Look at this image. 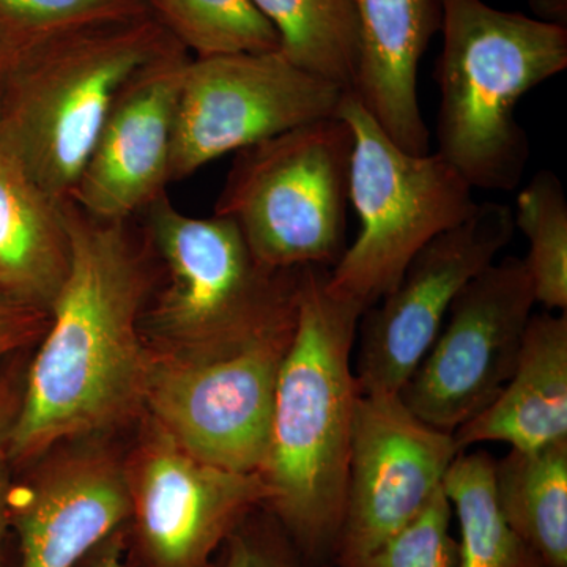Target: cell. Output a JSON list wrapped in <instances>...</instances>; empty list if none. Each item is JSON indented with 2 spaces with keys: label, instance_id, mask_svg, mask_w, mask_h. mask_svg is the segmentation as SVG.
Returning a JSON list of instances; mask_svg holds the SVG:
<instances>
[{
  "label": "cell",
  "instance_id": "6da1fadb",
  "mask_svg": "<svg viewBox=\"0 0 567 567\" xmlns=\"http://www.w3.org/2000/svg\"><path fill=\"white\" fill-rule=\"evenodd\" d=\"M70 265L33 360L6 456L28 461L69 436L117 423L147 393L140 336L152 290L130 221H100L65 200Z\"/></svg>",
  "mask_w": 567,
  "mask_h": 567
},
{
  "label": "cell",
  "instance_id": "7a4b0ae2",
  "mask_svg": "<svg viewBox=\"0 0 567 567\" xmlns=\"http://www.w3.org/2000/svg\"><path fill=\"white\" fill-rule=\"evenodd\" d=\"M330 268L303 267L295 331L276 383L260 476L267 506L306 561L333 558L344 517L354 409L357 331L364 309L328 289Z\"/></svg>",
  "mask_w": 567,
  "mask_h": 567
},
{
  "label": "cell",
  "instance_id": "3957f363",
  "mask_svg": "<svg viewBox=\"0 0 567 567\" xmlns=\"http://www.w3.org/2000/svg\"><path fill=\"white\" fill-rule=\"evenodd\" d=\"M178 50L186 48L153 10L11 41L0 71V147L65 203L126 82Z\"/></svg>",
  "mask_w": 567,
  "mask_h": 567
},
{
  "label": "cell",
  "instance_id": "277c9868",
  "mask_svg": "<svg viewBox=\"0 0 567 567\" xmlns=\"http://www.w3.org/2000/svg\"><path fill=\"white\" fill-rule=\"evenodd\" d=\"M440 6L436 153L473 189L514 192L529 158L516 106L525 93L566 70L567 28L483 0H440Z\"/></svg>",
  "mask_w": 567,
  "mask_h": 567
},
{
  "label": "cell",
  "instance_id": "5b68a950",
  "mask_svg": "<svg viewBox=\"0 0 567 567\" xmlns=\"http://www.w3.org/2000/svg\"><path fill=\"white\" fill-rule=\"evenodd\" d=\"M140 215L142 233L167 275L148 312L158 333L192 352L218 353L292 330L301 268L265 267L230 219L193 218L167 193Z\"/></svg>",
  "mask_w": 567,
  "mask_h": 567
},
{
  "label": "cell",
  "instance_id": "8992f818",
  "mask_svg": "<svg viewBox=\"0 0 567 567\" xmlns=\"http://www.w3.org/2000/svg\"><path fill=\"white\" fill-rule=\"evenodd\" d=\"M352 153L338 115L241 148L213 215L230 219L265 267L331 270L347 248Z\"/></svg>",
  "mask_w": 567,
  "mask_h": 567
},
{
  "label": "cell",
  "instance_id": "52a82bcc",
  "mask_svg": "<svg viewBox=\"0 0 567 567\" xmlns=\"http://www.w3.org/2000/svg\"><path fill=\"white\" fill-rule=\"evenodd\" d=\"M338 117L353 132L349 197L361 229L327 286L368 311L394 289L417 251L468 218L476 203L472 186L439 153L399 147L352 91H346Z\"/></svg>",
  "mask_w": 567,
  "mask_h": 567
},
{
  "label": "cell",
  "instance_id": "ba28073f",
  "mask_svg": "<svg viewBox=\"0 0 567 567\" xmlns=\"http://www.w3.org/2000/svg\"><path fill=\"white\" fill-rule=\"evenodd\" d=\"M344 93L281 51L189 59L175 112L169 182L185 181L227 153L336 117Z\"/></svg>",
  "mask_w": 567,
  "mask_h": 567
},
{
  "label": "cell",
  "instance_id": "9c48e42d",
  "mask_svg": "<svg viewBox=\"0 0 567 567\" xmlns=\"http://www.w3.org/2000/svg\"><path fill=\"white\" fill-rule=\"evenodd\" d=\"M293 331L152 368L145 401L163 435L204 464L235 473L262 472L279 368Z\"/></svg>",
  "mask_w": 567,
  "mask_h": 567
},
{
  "label": "cell",
  "instance_id": "30bf717a",
  "mask_svg": "<svg viewBox=\"0 0 567 567\" xmlns=\"http://www.w3.org/2000/svg\"><path fill=\"white\" fill-rule=\"evenodd\" d=\"M536 298L524 259L505 257L466 284L416 371L404 404L440 431H457L502 393L516 369Z\"/></svg>",
  "mask_w": 567,
  "mask_h": 567
},
{
  "label": "cell",
  "instance_id": "8fae6325",
  "mask_svg": "<svg viewBox=\"0 0 567 567\" xmlns=\"http://www.w3.org/2000/svg\"><path fill=\"white\" fill-rule=\"evenodd\" d=\"M514 212L476 204L464 221L417 251L399 282L358 324L354 379L360 394H399L434 344L466 284L513 240Z\"/></svg>",
  "mask_w": 567,
  "mask_h": 567
},
{
  "label": "cell",
  "instance_id": "7c38bea8",
  "mask_svg": "<svg viewBox=\"0 0 567 567\" xmlns=\"http://www.w3.org/2000/svg\"><path fill=\"white\" fill-rule=\"evenodd\" d=\"M458 453L454 435L424 423L401 395L360 394L333 567L357 566L410 524Z\"/></svg>",
  "mask_w": 567,
  "mask_h": 567
},
{
  "label": "cell",
  "instance_id": "4fadbf2b",
  "mask_svg": "<svg viewBox=\"0 0 567 567\" xmlns=\"http://www.w3.org/2000/svg\"><path fill=\"white\" fill-rule=\"evenodd\" d=\"M130 488L142 547L156 567H207L216 547L268 502L260 473L204 464L164 435L142 457Z\"/></svg>",
  "mask_w": 567,
  "mask_h": 567
},
{
  "label": "cell",
  "instance_id": "5bb4252c",
  "mask_svg": "<svg viewBox=\"0 0 567 567\" xmlns=\"http://www.w3.org/2000/svg\"><path fill=\"white\" fill-rule=\"evenodd\" d=\"M178 50L126 82L104 121L69 200L100 221H130L169 185L183 70Z\"/></svg>",
  "mask_w": 567,
  "mask_h": 567
},
{
  "label": "cell",
  "instance_id": "9a60e30c",
  "mask_svg": "<svg viewBox=\"0 0 567 567\" xmlns=\"http://www.w3.org/2000/svg\"><path fill=\"white\" fill-rule=\"evenodd\" d=\"M132 516L130 477L103 454L71 457L11 491L22 567H78Z\"/></svg>",
  "mask_w": 567,
  "mask_h": 567
},
{
  "label": "cell",
  "instance_id": "2e32d148",
  "mask_svg": "<svg viewBox=\"0 0 567 567\" xmlns=\"http://www.w3.org/2000/svg\"><path fill=\"white\" fill-rule=\"evenodd\" d=\"M360 62L352 92L390 140L405 152H431L417 102V65L442 28L440 0H353Z\"/></svg>",
  "mask_w": 567,
  "mask_h": 567
},
{
  "label": "cell",
  "instance_id": "e0dca14e",
  "mask_svg": "<svg viewBox=\"0 0 567 567\" xmlns=\"http://www.w3.org/2000/svg\"><path fill=\"white\" fill-rule=\"evenodd\" d=\"M453 435L461 453L477 443L533 451L567 440L566 312L532 316L502 393Z\"/></svg>",
  "mask_w": 567,
  "mask_h": 567
},
{
  "label": "cell",
  "instance_id": "ac0fdd59",
  "mask_svg": "<svg viewBox=\"0 0 567 567\" xmlns=\"http://www.w3.org/2000/svg\"><path fill=\"white\" fill-rule=\"evenodd\" d=\"M63 204L0 147V292L47 316L70 265Z\"/></svg>",
  "mask_w": 567,
  "mask_h": 567
},
{
  "label": "cell",
  "instance_id": "d6986e66",
  "mask_svg": "<svg viewBox=\"0 0 567 567\" xmlns=\"http://www.w3.org/2000/svg\"><path fill=\"white\" fill-rule=\"evenodd\" d=\"M499 513L546 567H567V440L494 464Z\"/></svg>",
  "mask_w": 567,
  "mask_h": 567
},
{
  "label": "cell",
  "instance_id": "ffe728a7",
  "mask_svg": "<svg viewBox=\"0 0 567 567\" xmlns=\"http://www.w3.org/2000/svg\"><path fill=\"white\" fill-rule=\"evenodd\" d=\"M251 2L274 24L290 62L352 91L360 62V22L353 0Z\"/></svg>",
  "mask_w": 567,
  "mask_h": 567
},
{
  "label": "cell",
  "instance_id": "44dd1931",
  "mask_svg": "<svg viewBox=\"0 0 567 567\" xmlns=\"http://www.w3.org/2000/svg\"><path fill=\"white\" fill-rule=\"evenodd\" d=\"M494 464L486 451H462L443 480L461 525L457 567H546L499 513Z\"/></svg>",
  "mask_w": 567,
  "mask_h": 567
},
{
  "label": "cell",
  "instance_id": "7402d4cb",
  "mask_svg": "<svg viewBox=\"0 0 567 567\" xmlns=\"http://www.w3.org/2000/svg\"><path fill=\"white\" fill-rule=\"evenodd\" d=\"M151 6L196 58L281 51L279 33L251 0H151Z\"/></svg>",
  "mask_w": 567,
  "mask_h": 567
},
{
  "label": "cell",
  "instance_id": "603a6c76",
  "mask_svg": "<svg viewBox=\"0 0 567 567\" xmlns=\"http://www.w3.org/2000/svg\"><path fill=\"white\" fill-rule=\"evenodd\" d=\"M514 223L527 235L529 252L525 265L536 303L548 311L567 308V200L565 189L551 171H540L517 197Z\"/></svg>",
  "mask_w": 567,
  "mask_h": 567
},
{
  "label": "cell",
  "instance_id": "cb8c5ba5",
  "mask_svg": "<svg viewBox=\"0 0 567 567\" xmlns=\"http://www.w3.org/2000/svg\"><path fill=\"white\" fill-rule=\"evenodd\" d=\"M451 517L453 506L442 486L410 524L353 567H457Z\"/></svg>",
  "mask_w": 567,
  "mask_h": 567
},
{
  "label": "cell",
  "instance_id": "d4e9b609",
  "mask_svg": "<svg viewBox=\"0 0 567 567\" xmlns=\"http://www.w3.org/2000/svg\"><path fill=\"white\" fill-rule=\"evenodd\" d=\"M148 11L151 0H0V28L13 41L80 22Z\"/></svg>",
  "mask_w": 567,
  "mask_h": 567
},
{
  "label": "cell",
  "instance_id": "484cf974",
  "mask_svg": "<svg viewBox=\"0 0 567 567\" xmlns=\"http://www.w3.org/2000/svg\"><path fill=\"white\" fill-rule=\"evenodd\" d=\"M241 524L227 537L224 567H309L287 533L281 537L246 529Z\"/></svg>",
  "mask_w": 567,
  "mask_h": 567
},
{
  "label": "cell",
  "instance_id": "4316f807",
  "mask_svg": "<svg viewBox=\"0 0 567 567\" xmlns=\"http://www.w3.org/2000/svg\"><path fill=\"white\" fill-rule=\"evenodd\" d=\"M50 316L25 308L0 292V357L14 349Z\"/></svg>",
  "mask_w": 567,
  "mask_h": 567
},
{
  "label": "cell",
  "instance_id": "83f0119b",
  "mask_svg": "<svg viewBox=\"0 0 567 567\" xmlns=\"http://www.w3.org/2000/svg\"><path fill=\"white\" fill-rule=\"evenodd\" d=\"M123 540L118 532L112 533L80 563L81 567H126L123 563Z\"/></svg>",
  "mask_w": 567,
  "mask_h": 567
},
{
  "label": "cell",
  "instance_id": "f1b7e54d",
  "mask_svg": "<svg viewBox=\"0 0 567 567\" xmlns=\"http://www.w3.org/2000/svg\"><path fill=\"white\" fill-rule=\"evenodd\" d=\"M536 20L567 28V0H529Z\"/></svg>",
  "mask_w": 567,
  "mask_h": 567
},
{
  "label": "cell",
  "instance_id": "f546056e",
  "mask_svg": "<svg viewBox=\"0 0 567 567\" xmlns=\"http://www.w3.org/2000/svg\"><path fill=\"white\" fill-rule=\"evenodd\" d=\"M11 488L9 465H7L6 447L0 450V544L6 536L10 522Z\"/></svg>",
  "mask_w": 567,
  "mask_h": 567
},
{
  "label": "cell",
  "instance_id": "4dcf8cb0",
  "mask_svg": "<svg viewBox=\"0 0 567 567\" xmlns=\"http://www.w3.org/2000/svg\"><path fill=\"white\" fill-rule=\"evenodd\" d=\"M17 410V404H14L10 391L0 388V450L6 447L7 436H9Z\"/></svg>",
  "mask_w": 567,
  "mask_h": 567
},
{
  "label": "cell",
  "instance_id": "1f68e13d",
  "mask_svg": "<svg viewBox=\"0 0 567 567\" xmlns=\"http://www.w3.org/2000/svg\"><path fill=\"white\" fill-rule=\"evenodd\" d=\"M324 567H327V566H324Z\"/></svg>",
  "mask_w": 567,
  "mask_h": 567
}]
</instances>
